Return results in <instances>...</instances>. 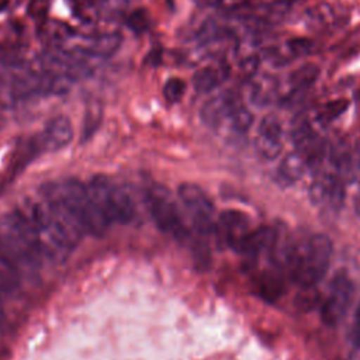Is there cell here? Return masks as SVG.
<instances>
[{
  "label": "cell",
  "instance_id": "19",
  "mask_svg": "<svg viewBox=\"0 0 360 360\" xmlns=\"http://www.w3.org/2000/svg\"><path fill=\"white\" fill-rule=\"evenodd\" d=\"M307 167H308L307 160L302 158V155H300L297 150H294V152L285 155L284 159L281 160L280 167H278V174L283 180L291 183V181L298 180L304 174Z\"/></svg>",
  "mask_w": 360,
  "mask_h": 360
},
{
  "label": "cell",
  "instance_id": "17",
  "mask_svg": "<svg viewBox=\"0 0 360 360\" xmlns=\"http://www.w3.org/2000/svg\"><path fill=\"white\" fill-rule=\"evenodd\" d=\"M278 94V82L276 77L263 75L252 86L250 100L259 107L270 105Z\"/></svg>",
  "mask_w": 360,
  "mask_h": 360
},
{
  "label": "cell",
  "instance_id": "25",
  "mask_svg": "<svg viewBox=\"0 0 360 360\" xmlns=\"http://www.w3.org/2000/svg\"><path fill=\"white\" fill-rule=\"evenodd\" d=\"M228 122H229V127L232 128V131H235L238 134H245L253 124V114L243 104H240L229 115Z\"/></svg>",
  "mask_w": 360,
  "mask_h": 360
},
{
  "label": "cell",
  "instance_id": "1",
  "mask_svg": "<svg viewBox=\"0 0 360 360\" xmlns=\"http://www.w3.org/2000/svg\"><path fill=\"white\" fill-rule=\"evenodd\" d=\"M32 226L45 257L63 259L84 235L62 201L46 187L17 208Z\"/></svg>",
  "mask_w": 360,
  "mask_h": 360
},
{
  "label": "cell",
  "instance_id": "24",
  "mask_svg": "<svg viewBox=\"0 0 360 360\" xmlns=\"http://www.w3.org/2000/svg\"><path fill=\"white\" fill-rule=\"evenodd\" d=\"M256 149L259 155L266 160H273L280 156L283 150V139L270 138L266 135L257 134L256 136Z\"/></svg>",
  "mask_w": 360,
  "mask_h": 360
},
{
  "label": "cell",
  "instance_id": "38",
  "mask_svg": "<svg viewBox=\"0 0 360 360\" xmlns=\"http://www.w3.org/2000/svg\"><path fill=\"white\" fill-rule=\"evenodd\" d=\"M166 1H167V3H169V4H170V6H172V4H173V0H166Z\"/></svg>",
  "mask_w": 360,
  "mask_h": 360
},
{
  "label": "cell",
  "instance_id": "30",
  "mask_svg": "<svg viewBox=\"0 0 360 360\" xmlns=\"http://www.w3.org/2000/svg\"><path fill=\"white\" fill-rule=\"evenodd\" d=\"M287 48L292 56H304L312 49V41L308 38H291L287 41Z\"/></svg>",
  "mask_w": 360,
  "mask_h": 360
},
{
  "label": "cell",
  "instance_id": "21",
  "mask_svg": "<svg viewBox=\"0 0 360 360\" xmlns=\"http://www.w3.org/2000/svg\"><path fill=\"white\" fill-rule=\"evenodd\" d=\"M257 287H259V294L262 295V298H264L266 301H270V302L280 298L281 294L284 292L283 278L280 274H277L274 271L262 273Z\"/></svg>",
  "mask_w": 360,
  "mask_h": 360
},
{
  "label": "cell",
  "instance_id": "4",
  "mask_svg": "<svg viewBox=\"0 0 360 360\" xmlns=\"http://www.w3.org/2000/svg\"><path fill=\"white\" fill-rule=\"evenodd\" d=\"M72 214L84 233L98 236L110 225L100 212L87 184L76 179H65L45 186Z\"/></svg>",
  "mask_w": 360,
  "mask_h": 360
},
{
  "label": "cell",
  "instance_id": "31",
  "mask_svg": "<svg viewBox=\"0 0 360 360\" xmlns=\"http://www.w3.org/2000/svg\"><path fill=\"white\" fill-rule=\"evenodd\" d=\"M100 117H101V107H100V104L98 103L89 104V107L86 110V118H84L86 132L87 131L91 132V131L96 129V125L98 124Z\"/></svg>",
  "mask_w": 360,
  "mask_h": 360
},
{
  "label": "cell",
  "instance_id": "39",
  "mask_svg": "<svg viewBox=\"0 0 360 360\" xmlns=\"http://www.w3.org/2000/svg\"><path fill=\"white\" fill-rule=\"evenodd\" d=\"M284 1H287V3H291V1H295V0H284Z\"/></svg>",
  "mask_w": 360,
  "mask_h": 360
},
{
  "label": "cell",
  "instance_id": "34",
  "mask_svg": "<svg viewBox=\"0 0 360 360\" xmlns=\"http://www.w3.org/2000/svg\"><path fill=\"white\" fill-rule=\"evenodd\" d=\"M350 342L356 346V347H360V304L357 305L356 308V312H354V318H353V325L350 328Z\"/></svg>",
  "mask_w": 360,
  "mask_h": 360
},
{
  "label": "cell",
  "instance_id": "7",
  "mask_svg": "<svg viewBox=\"0 0 360 360\" xmlns=\"http://www.w3.org/2000/svg\"><path fill=\"white\" fill-rule=\"evenodd\" d=\"M177 195L194 229L201 235L212 233L215 231L214 205L202 188L191 183H183Z\"/></svg>",
  "mask_w": 360,
  "mask_h": 360
},
{
  "label": "cell",
  "instance_id": "23",
  "mask_svg": "<svg viewBox=\"0 0 360 360\" xmlns=\"http://www.w3.org/2000/svg\"><path fill=\"white\" fill-rule=\"evenodd\" d=\"M290 13V3L284 0H277L271 4H267L262 8V13L256 18H259L262 22L267 24H277L283 21Z\"/></svg>",
  "mask_w": 360,
  "mask_h": 360
},
{
  "label": "cell",
  "instance_id": "32",
  "mask_svg": "<svg viewBox=\"0 0 360 360\" xmlns=\"http://www.w3.org/2000/svg\"><path fill=\"white\" fill-rule=\"evenodd\" d=\"M259 63H260V58L259 55H249L246 58H243L239 63V68H240V72L246 76V77H250V76H255L256 72H257V68H259Z\"/></svg>",
  "mask_w": 360,
  "mask_h": 360
},
{
  "label": "cell",
  "instance_id": "14",
  "mask_svg": "<svg viewBox=\"0 0 360 360\" xmlns=\"http://www.w3.org/2000/svg\"><path fill=\"white\" fill-rule=\"evenodd\" d=\"M229 75V68L225 63L208 65L197 69L191 77L193 87L200 94H207L217 89Z\"/></svg>",
  "mask_w": 360,
  "mask_h": 360
},
{
  "label": "cell",
  "instance_id": "22",
  "mask_svg": "<svg viewBox=\"0 0 360 360\" xmlns=\"http://www.w3.org/2000/svg\"><path fill=\"white\" fill-rule=\"evenodd\" d=\"M319 76V68L314 63H304L290 75V83L295 91H304L312 86Z\"/></svg>",
  "mask_w": 360,
  "mask_h": 360
},
{
  "label": "cell",
  "instance_id": "15",
  "mask_svg": "<svg viewBox=\"0 0 360 360\" xmlns=\"http://www.w3.org/2000/svg\"><path fill=\"white\" fill-rule=\"evenodd\" d=\"M276 231H273L269 226H262L259 229H252L243 240L236 248V252L248 255V256H256L260 252L269 249L274 245L276 240Z\"/></svg>",
  "mask_w": 360,
  "mask_h": 360
},
{
  "label": "cell",
  "instance_id": "18",
  "mask_svg": "<svg viewBox=\"0 0 360 360\" xmlns=\"http://www.w3.org/2000/svg\"><path fill=\"white\" fill-rule=\"evenodd\" d=\"M11 93L17 98H25L41 93V72L31 70L25 75L14 77L11 83Z\"/></svg>",
  "mask_w": 360,
  "mask_h": 360
},
{
  "label": "cell",
  "instance_id": "9",
  "mask_svg": "<svg viewBox=\"0 0 360 360\" xmlns=\"http://www.w3.org/2000/svg\"><path fill=\"white\" fill-rule=\"evenodd\" d=\"M242 104L240 96L233 90H224L211 97L201 108L202 122L215 129L224 121H228L229 115Z\"/></svg>",
  "mask_w": 360,
  "mask_h": 360
},
{
  "label": "cell",
  "instance_id": "10",
  "mask_svg": "<svg viewBox=\"0 0 360 360\" xmlns=\"http://www.w3.org/2000/svg\"><path fill=\"white\" fill-rule=\"evenodd\" d=\"M218 228L225 242L235 250L243 238L252 231L249 217L238 210H226L219 215Z\"/></svg>",
  "mask_w": 360,
  "mask_h": 360
},
{
  "label": "cell",
  "instance_id": "11",
  "mask_svg": "<svg viewBox=\"0 0 360 360\" xmlns=\"http://www.w3.org/2000/svg\"><path fill=\"white\" fill-rule=\"evenodd\" d=\"M73 138V127L70 120L63 115L51 118L42 134V145L48 150H58L65 148Z\"/></svg>",
  "mask_w": 360,
  "mask_h": 360
},
{
  "label": "cell",
  "instance_id": "27",
  "mask_svg": "<svg viewBox=\"0 0 360 360\" xmlns=\"http://www.w3.org/2000/svg\"><path fill=\"white\" fill-rule=\"evenodd\" d=\"M349 107V100L346 98H336V100H330L329 103H326L318 114V118L323 122H329L335 118H338L339 115H342Z\"/></svg>",
  "mask_w": 360,
  "mask_h": 360
},
{
  "label": "cell",
  "instance_id": "36",
  "mask_svg": "<svg viewBox=\"0 0 360 360\" xmlns=\"http://www.w3.org/2000/svg\"><path fill=\"white\" fill-rule=\"evenodd\" d=\"M202 6H211V7H217L219 0H198Z\"/></svg>",
  "mask_w": 360,
  "mask_h": 360
},
{
  "label": "cell",
  "instance_id": "5",
  "mask_svg": "<svg viewBox=\"0 0 360 360\" xmlns=\"http://www.w3.org/2000/svg\"><path fill=\"white\" fill-rule=\"evenodd\" d=\"M87 187L108 224H129L134 219L135 207L129 194L110 177L96 174Z\"/></svg>",
  "mask_w": 360,
  "mask_h": 360
},
{
  "label": "cell",
  "instance_id": "2",
  "mask_svg": "<svg viewBox=\"0 0 360 360\" xmlns=\"http://www.w3.org/2000/svg\"><path fill=\"white\" fill-rule=\"evenodd\" d=\"M0 245L18 271L37 270L45 259L32 226L18 210L0 217Z\"/></svg>",
  "mask_w": 360,
  "mask_h": 360
},
{
  "label": "cell",
  "instance_id": "6",
  "mask_svg": "<svg viewBox=\"0 0 360 360\" xmlns=\"http://www.w3.org/2000/svg\"><path fill=\"white\" fill-rule=\"evenodd\" d=\"M145 198L149 212L162 232L169 233L176 239H184L187 236L184 218L167 187L162 184H152L146 190Z\"/></svg>",
  "mask_w": 360,
  "mask_h": 360
},
{
  "label": "cell",
  "instance_id": "26",
  "mask_svg": "<svg viewBox=\"0 0 360 360\" xmlns=\"http://www.w3.org/2000/svg\"><path fill=\"white\" fill-rule=\"evenodd\" d=\"M162 93L169 103H179L186 93V83L180 77H169L163 84Z\"/></svg>",
  "mask_w": 360,
  "mask_h": 360
},
{
  "label": "cell",
  "instance_id": "13",
  "mask_svg": "<svg viewBox=\"0 0 360 360\" xmlns=\"http://www.w3.org/2000/svg\"><path fill=\"white\" fill-rule=\"evenodd\" d=\"M121 42L122 38L118 32H103L87 38L76 48L90 58H108L118 51Z\"/></svg>",
  "mask_w": 360,
  "mask_h": 360
},
{
  "label": "cell",
  "instance_id": "35",
  "mask_svg": "<svg viewBox=\"0 0 360 360\" xmlns=\"http://www.w3.org/2000/svg\"><path fill=\"white\" fill-rule=\"evenodd\" d=\"M127 4H128V0H103L101 1L103 10L107 11L108 14L122 11L127 7Z\"/></svg>",
  "mask_w": 360,
  "mask_h": 360
},
{
  "label": "cell",
  "instance_id": "12",
  "mask_svg": "<svg viewBox=\"0 0 360 360\" xmlns=\"http://www.w3.org/2000/svg\"><path fill=\"white\" fill-rule=\"evenodd\" d=\"M345 195L343 179L339 173H326L312 184V197L315 201L326 202L330 207H340Z\"/></svg>",
  "mask_w": 360,
  "mask_h": 360
},
{
  "label": "cell",
  "instance_id": "29",
  "mask_svg": "<svg viewBox=\"0 0 360 360\" xmlns=\"http://www.w3.org/2000/svg\"><path fill=\"white\" fill-rule=\"evenodd\" d=\"M257 134L266 135V136H270V138L283 139V127H281L280 120H278L274 114L266 115V117L260 121V124H259Z\"/></svg>",
  "mask_w": 360,
  "mask_h": 360
},
{
  "label": "cell",
  "instance_id": "16",
  "mask_svg": "<svg viewBox=\"0 0 360 360\" xmlns=\"http://www.w3.org/2000/svg\"><path fill=\"white\" fill-rule=\"evenodd\" d=\"M342 20L340 11L332 4H318L307 10L305 22L312 30H325Z\"/></svg>",
  "mask_w": 360,
  "mask_h": 360
},
{
  "label": "cell",
  "instance_id": "8",
  "mask_svg": "<svg viewBox=\"0 0 360 360\" xmlns=\"http://www.w3.org/2000/svg\"><path fill=\"white\" fill-rule=\"evenodd\" d=\"M353 292L354 287L349 276L345 273H338L332 278L326 298L321 308V316L326 325L335 326L342 321L352 302Z\"/></svg>",
  "mask_w": 360,
  "mask_h": 360
},
{
  "label": "cell",
  "instance_id": "3",
  "mask_svg": "<svg viewBox=\"0 0 360 360\" xmlns=\"http://www.w3.org/2000/svg\"><path fill=\"white\" fill-rule=\"evenodd\" d=\"M332 252V240L323 233H315L301 246H292L287 256L292 280L302 288L316 285L329 269Z\"/></svg>",
  "mask_w": 360,
  "mask_h": 360
},
{
  "label": "cell",
  "instance_id": "33",
  "mask_svg": "<svg viewBox=\"0 0 360 360\" xmlns=\"http://www.w3.org/2000/svg\"><path fill=\"white\" fill-rule=\"evenodd\" d=\"M0 63L6 66H20L22 63V59L17 52L0 46Z\"/></svg>",
  "mask_w": 360,
  "mask_h": 360
},
{
  "label": "cell",
  "instance_id": "37",
  "mask_svg": "<svg viewBox=\"0 0 360 360\" xmlns=\"http://www.w3.org/2000/svg\"><path fill=\"white\" fill-rule=\"evenodd\" d=\"M3 318H4V312H3V307H1V304H0V323L3 322Z\"/></svg>",
  "mask_w": 360,
  "mask_h": 360
},
{
  "label": "cell",
  "instance_id": "28",
  "mask_svg": "<svg viewBox=\"0 0 360 360\" xmlns=\"http://www.w3.org/2000/svg\"><path fill=\"white\" fill-rule=\"evenodd\" d=\"M150 24V17L145 8H135L127 17V25L136 34H141L148 30Z\"/></svg>",
  "mask_w": 360,
  "mask_h": 360
},
{
  "label": "cell",
  "instance_id": "20",
  "mask_svg": "<svg viewBox=\"0 0 360 360\" xmlns=\"http://www.w3.org/2000/svg\"><path fill=\"white\" fill-rule=\"evenodd\" d=\"M20 271L0 245V291L11 292L18 287Z\"/></svg>",
  "mask_w": 360,
  "mask_h": 360
}]
</instances>
